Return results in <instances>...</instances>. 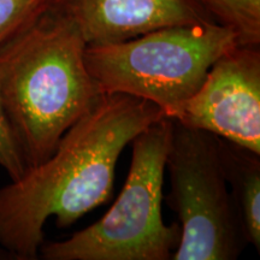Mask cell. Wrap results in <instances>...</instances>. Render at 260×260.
I'll return each instance as SVG.
<instances>
[{
	"label": "cell",
	"instance_id": "6da1fadb",
	"mask_svg": "<svg viewBox=\"0 0 260 260\" xmlns=\"http://www.w3.org/2000/svg\"><path fill=\"white\" fill-rule=\"evenodd\" d=\"M162 117L147 100L103 94L46 160L0 188L2 248L15 259H38L47 219L54 217L58 228H69L105 204L123 149Z\"/></svg>",
	"mask_w": 260,
	"mask_h": 260
},
{
	"label": "cell",
	"instance_id": "7a4b0ae2",
	"mask_svg": "<svg viewBox=\"0 0 260 260\" xmlns=\"http://www.w3.org/2000/svg\"><path fill=\"white\" fill-rule=\"evenodd\" d=\"M76 25L51 6L0 51V98L28 169L45 161L103 95Z\"/></svg>",
	"mask_w": 260,
	"mask_h": 260
},
{
	"label": "cell",
	"instance_id": "3957f363",
	"mask_svg": "<svg viewBox=\"0 0 260 260\" xmlns=\"http://www.w3.org/2000/svg\"><path fill=\"white\" fill-rule=\"evenodd\" d=\"M235 46L233 31L216 22L172 25L116 44L87 46L84 60L103 94L147 100L174 119L214 61Z\"/></svg>",
	"mask_w": 260,
	"mask_h": 260
},
{
	"label": "cell",
	"instance_id": "277c9868",
	"mask_svg": "<svg viewBox=\"0 0 260 260\" xmlns=\"http://www.w3.org/2000/svg\"><path fill=\"white\" fill-rule=\"evenodd\" d=\"M172 119L162 117L132 141L128 177L105 216L69 239L45 242L46 260H169L180 242L178 224L162 220L161 201Z\"/></svg>",
	"mask_w": 260,
	"mask_h": 260
},
{
	"label": "cell",
	"instance_id": "5b68a950",
	"mask_svg": "<svg viewBox=\"0 0 260 260\" xmlns=\"http://www.w3.org/2000/svg\"><path fill=\"white\" fill-rule=\"evenodd\" d=\"M168 203L180 220L172 260H233L246 245L220 159L218 138L172 119Z\"/></svg>",
	"mask_w": 260,
	"mask_h": 260
},
{
	"label": "cell",
	"instance_id": "8992f818",
	"mask_svg": "<svg viewBox=\"0 0 260 260\" xmlns=\"http://www.w3.org/2000/svg\"><path fill=\"white\" fill-rule=\"evenodd\" d=\"M174 121L260 154L259 47L223 53Z\"/></svg>",
	"mask_w": 260,
	"mask_h": 260
},
{
	"label": "cell",
	"instance_id": "52a82bcc",
	"mask_svg": "<svg viewBox=\"0 0 260 260\" xmlns=\"http://www.w3.org/2000/svg\"><path fill=\"white\" fill-rule=\"evenodd\" d=\"M79 29L87 46L122 42L155 29L213 18L198 0H52Z\"/></svg>",
	"mask_w": 260,
	"mask_h": 260
},
{
	"label": "cell",
	"instance_id": "ba28073f",
	"mask_svg": "<svg viewBox=\"0 0 260 260\" xmlns=\"http://www.w3.org/2000/svg\"><path fill=\"white\" fill-rule=\"evenodd\" d=\"M218 138V136H217ZM220 159L228 184L232 188L243 236L260 248V154L218 138Z\"/></svg>",
	"mask_w": 260,
	"mask_h": 260
},
{
	"label": "cell",
	"instance_id": "9c48e42d",
	"mask_svg": "<svg viewBox=\"0 0 260 260\" xmlns=\"http://www.w3.org/2000/svg\"><path fill=\"white\" fill-rule=\"evenodd\" d=\"M213 21L233 31L237 46L259 47L260 0H198Z\"/></svg>",
	"mask_w": 260,
	"mask_h": 260
},
{
	"label": "cell",
	"instance_id": "30bf717a",
	"mask_svg": "<svg viewBox=\"0 0 260 260\" xmlns=\"http://www.w3.org/2000/svg\"><path fill=\"white\" fill-rule=\"evenodd\" d=\"M52 0H0V51L51 8Z\"/></svg>",
	"mask_w": 260,
	"mask_h": 260
},
{
	"label": "cell",
	"instance_id": "8fae6325",
	"mask_svg": "<svg viewBox=\"0 0 260 260\" xmlns=\"http://www.w3.org/2000/svg\"><path fill=\"white\" fill-rule=\"evenodd\" d=\"M0 168L4 169L11 181L21 178L28 170L5 113L2 98H0Z\"/></svg>",
	"mask_w": 260,
	"mask_h": 260
}]
</instances>
